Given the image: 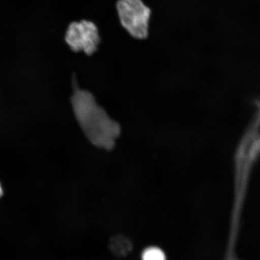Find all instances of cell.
Returning a JSON list of instances; mask_svg holds the SVG:
<instances>
[{
  "instance_id": "cell-1",
  "label": "cell",
  "mask_w": 260,
  "mask_h": 260,
  "mask_svg": "<svg viewBox=\"0 0 260 260\" xmlns=\"http://www.w3.org/2000/svg\"><path fill=\"white\" fill-rule=\"evenodd\" d=\"M71 103L84 134L96 147L112 150L121 135V126L109 116L89 91L76 87Z\"/></svg>"
},
{
  "instance_id": "cell-2",
  "label": "cell",
  "mask_w": 260,
  "mask_h": 260,
  "mask_svg": "<svg viewBox=\"0 0 260 260\" xmlns=\"http://www.w3.org/2000/svg\"><path fill=\"white\" fill-rule=\"evenodd\" d=\"M116 11L123 28L133 38H148L151 11L142 0H118Z\"/></svg>"
},
{
  "instance_id": "cell-3",
  "label": "cell",
  "mask_w": 260,
  "mask_h": 260,
  "mask_svg": "<svg viewBox=\"0 0 260 260\" xmlns=\"http://www.w3.org/2000/svg\"><path fill=\"white\" fill-rule=\"evenodd\" d=\"M65 40L75 52L83 51L88 56L96 53L101 42L99 29L87 20L74 22L68 28Z\"/></svg>"
},
{
  "instance_id": "cell-4",
  "label": "cell",
  "mask_w": 260,
  "mask_h": 260,
  "mask_svg": "<svg viewBox=\"0 0 260 260\" xmlns=\"http://www.w3.org/2000/svg\"><path fill=\"white\" fill-rule=\"evenodd\" d=\"M109 248L113 254L118 256H125L132 251L133 245L128 237L116 235L110 240Z\"/></svg>"
},
{
  "instance_id": "cell-5",
  "label": "cell",
  "mask_w": 260,
  "mask_h": 260,
  "mask_svg": "<svg viewBox=\"0 0 260 260\" xmlns=\"http://www.w3.org/2000/svg\"><path fill=\"white\" fill-rule=\"evenodd\" d=\"M142 260H167L164 251L157 247H149L144 250Z\"/></svg>"
},
{
  "instance_id": "cell-6",
  "label": "cell",
  "mask_w": 260,
  "mask_h": 260,
  "mask_svg": "<svg viewBox=\"0 0 260 260\" xmlns=\"http://www.w3.org/2000/svg\"><path fill=\"white\" fill-rule=\"evenodd\" d=\"M3 193V188L1 186V184H0V198L2 197Z\"/></svg>"
}]
</instances>
